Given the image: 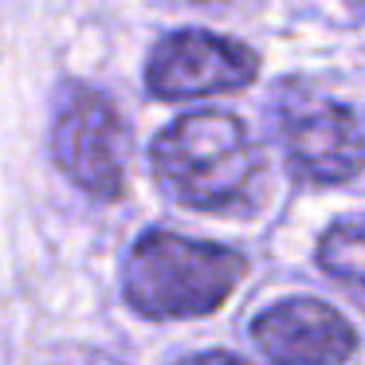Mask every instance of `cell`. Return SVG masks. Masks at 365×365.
Returning <instances> with one entry per match:
<instances>
[{
    "label": "cell",
    "mask_w": 365,
    "mask_h": 365,
    "mask_svg": "<svg viewBox=\"0 0 365 365\" xmlns=\"http://www.w3.org/2000/svg\"><path fill=\"white\" fill-rule=\"evenodd\" d=\"M158 185L185 208L240 216L259 205L263 153L252 130L228 110L173 118L150 145Z\"/></svg>",
    "instance_id": "cell-1"
},
{
    "label": "cell",
    "mask_w": 365,
    "mask_h": 365,
    "mask_svg": "<svg viewBox=\"0 0 365 365\" xmlns=\"http://www.w3.org/2000/svg\"><path fill=\"white\" fill-rule=\"evenodd\" d=\"M247 259L224 244L145 232L126 255V302L142 318H205L232 299Z\"/></svg>",
    "instance_id": "cell-2"
},
{
    "label": "cell",
    "mask_w": 365,
    "mask_h": 365,
    "mask_svg": "<svg viewBox=\"0 0 365 365\" xmlns=\"http://www.w3.org/2000/svg\"><path fill=\"white\" fill-rule=\"evenodd\" d=\"M51 158L91 200H118L126 189L130 126L118 106L87 83H63L51 114Z\"/></svg>",
    "instance_id": "cell-3"
},
{
    "label": "cell",
    "mask_w": 365,
    "mask_h": 365,
    "mask_svg": "<svg viewBox=\"0 0 365 365\" xmlns=\"http://www.w3.org/2000/svg\"><path fill=\"white\" fill-rule=\"evenodd\" d=\"M275 138L299 185H346L365 169V134L349 106L302 87L275 95Z\"/></svg>",
    "instance_id": "cell-4"
},
{
    "label": "cell",
    "mask_w": 365,
    "mask_h": 365,
    "mask_svg": "<svg viewBox=\"0 0 365 365\" xmlns=\"http://www.w3.org/2000/svg\"><path fill=\"white\" fill-rule=\"evenodd\" d=\"M259 75V56L247 43L205 28H181L153 43L145 63V87L153 98L181 103V98H208L244 91Z\"/></svg>",
    "instance_id": "cell-5"
},
{
    "label": "cell",
    "mask_w": 365,
    "mask_h": 365,
    "mask_svg": "<svg viewBox=\"0 0 365 365\" xmlns=\"http://www.w3.org/2000/svg\"><path fill=\"white\" fill-rule=\"evenodd\" d=\"M252 341L267 365H346L357 349V330L322 299H283L252 322Z\"/></svg>",
    "instance_id": "cell-6"
},
{
    "label": "cell",
    "mask_w": 365,
    "mask_h": 365,
    "mask_svg": "<svg viewBox=\"0 0 365 365\" xmlns=\"http://www.w3.org/2000/svg\"><path fill=\"white\" fill-rule=\"evenodd\" d=\"M318 267L365 310V220L330 224L314 252Z\"/></svg>",
    "instance_id": "cell-7"
},
{
    "label": "cell",
    "mask_w": 365,
    "mask_h": 365,
    "mask_svg": "<svg viewBox=\"0 0 365 365\" xmlns=\"http://www.w3.org/2000/svg\"><path fill=\"white\" fill-rule=\"evenodd\" d=\"M177 365H247L244 357L228 354V349H208V354H192V357H181Z\"/></svg>",
    "instance_id": "cell-8"
}]
</instances>
